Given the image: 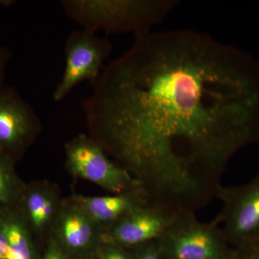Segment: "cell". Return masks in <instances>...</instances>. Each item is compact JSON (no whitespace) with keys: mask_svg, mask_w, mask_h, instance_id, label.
<instances>
[{"mask_svg":"<svg viewBox=\"0 0 259 259\" xmlns=\"http://www.w3.org/2000/svg\"><path fill=\"white\" fill-rule=\"evenodd\" d=\"M172 0H64L65 15L83 30L107 34L148 31L175 8Z\"/></svg>","mask_w":259,"mask_h":259,"instance_id":"2","label":"cell"},{"mask_svg":"<svg viewBox=\"0 0 259 259\" xmlns=\"http://www.w3.org/2000/svg\"><path fill=\"white\" fill-rule=\"evenodd\" d=\"M71 197L102 230L112 226L138 207L151 202L141 190L101 197L74 194Z\"/></svg>","mask_w":259,"mask_h":259,"instance_id":"11","label":"cell"},{"mask_svg":"<svg viewBox=\"0 0 259 259\" xmlns=\"http://www.w3.org/2000/svg\"></svg>","mask_w":259,"mask_h":259,"instance_id":"21","label":"cell"},{"mask_svg":"<svg viewBox=\"0 0 259 259\" xmlns=\"http://www.w3.org/2000/svg\"><path fill=\"white\" fill-rule=\"evenodd\" d=\"M95 259H135L132 251L120 245L102 241L97 247Z\"/></svg>","mask_w":259,"mask_h":259,"instance_id":"14","label":"cell"},{"mask_svg":"<svg viewBox=\"0 0 259 259\" xmlns=\"http://www.w3.org/2000/svg\"><path fill=\"white\" fill-rule=\"evenodd\" d=\"M222 209L216 218L232 247L259 238V174L245 185L221 187Z\"/></svg>","mask_w":259,"mask_h":259,"instance_id":"6","label":"cell"},{"mask_svg":"<svg viewBox=\"0 0 259 259\" xmlns=\"http://www.w3.org/2000/svg\"><path fill=\"white\" fill-rule=\"evenodd\" d=\"M65 166L74 178L92 182L112 194L142 190L128 172L119 166L90 135L80 134L64 146Z\"/></svg>","mask_w":259,"mask_h":259,"instance_id":"4","label":"cell"},{"mask_svg":"<svg viewBox=\"0 0 259 259\" xmlns=\"http://www.w3.org/2000/svg\"><path fill=\"white\" fill-rule=\"evenodd\" d=\"M0 230L13 259H40L38 245L16 209H0Z\"/></svg>","mask_w":259,"mask_h":259,"instance_id":"12","label":"cell"},{"mask_svg":"<svg viewBox=\"0 0 259 259\" xmlns=\"http://www.w3.org/2000/svg\"><path fill=\"white\" fill-rule=\"evenodd\" d=\"M130 250L132 251L135 259H163L156 241Z\"/></svg>","mask_w":259,"mask_h":259,"instance_id":"16","label":"cell"},{"mask_svg":"<svg viewBox=\"0 0 259 259\" xmlns=\"http://www.w3.org/2000/svg\"><path fill=\"white\" fill-rule=\"evenodd\" d=\"M15 1H12V0H8V1H0V5L3 6H10V5L14 4Z\"/></svg>","mask_w":259,"mask_h":259,"instance_id":"20","label":"cell"},{"mask_svg":"<svg viewBox=\"0 0 259 259\" xmlns=\"http://www.w3.org/2000/svg\"><path fill=\"white\" fill-rule=\"evenodd\" d=\"M89 135L150 202L196 212L232 157L259 143V64L207 34H136L83 101Z\"/></svg>","mask_w":259,"mask_h":259,"instance_id":"1","label":"cell"},{"mask_svg":"<svg viewBox=\"0 0 259 259\" xmlns=\"http://www.w3.org/2000/svg\"><path fill=\"white\" fill-rule=\"evenodd\" d=\"M178 212L148 202L103 230L102 241L133 248L157 241Z\"/></svg>","mask_w":259,"mask_h":259,"instance_id":"9","label":"cell"},{"mask_svg":"<svg viewBox=\"0 0 259 259\" xmlns=\"http://www.w3.org/2000/svg\"><path fill=\"white\" fill-rule=\"evenodd\" d=\"M41 131L40 117L18 90L0 89V153L18 161Z\"/></svg>","mask_w":259,"mask_h":259,"instance_id":"7","label":"cell"},{"mask_svg":"<svg viewBox=\"0 0 259 259\" xmlns=\"http://www.w3.org/2000/svg\"><path fill=\"white\" fill-rule=\"evenodd\" d=\"M40 259H69L63 253L62 250L56 244L55 242L49 238L44 245Z\"/></svg>","mask_w":259,"mask_h":259,"instance_id":"17","label":"cell"},{"mask_svg":"<svg viewBox=\"0 0 259 259\" xmlns=\"http://www.w3.org/2000/svg\"><path fill=\"white\" fill-rule=\"evenodd\" d=\"M13 58V54L9 48L0 44V89L4 86L7 67Z\"/></svg>","mask_w":259,"mask_h":259,"instance_id":"18","label":"cell"},{"mask_svg":"<svg viewBox=\"0 0 259 259\" xmlns=\"http://www.w3.org/2000/svg\"><path fill=\"white\" fill-rule=\"evenodd\" d=\"M62 201L59 187L49 181L25 183L16 209L37 245H45L50 238Z\"/></svg>","mask_w":259,"mask_h":259,"instance_id":"10","label":"cell"},{"mask_svg":"<svg viewBox=\"0 0 259 259\" xmlns=\"http://www.w3.org/2000/svg\"><path fill=\"white\" fill-rule=\"evenodd\" d=\"M0 259H13L8 241L1 230H0Z\"/></svg>","mask_w":259,"mask_h":259,"instance_id":"19","label":"cell"},{"mask_svg":"<svg viewBox=\"0 0 259 259\" xmlns=\"http://www.w3.org/2000/svg\"><path fill=\"white\" fill-rule=\"evenodd\" d=\"M16 163L0 153V209H16L25 187L15 170Z\"/></svg>","mask_w":259,"mask_h":259,"instance_id":"13","label":"cell"},{"mask_svg":"<svg viewBox=\"0 0 259 259\" xmlns=\"http://www.w3.org/2000/svg\"><path fill=\"white\" fill-rule=\"evenodd\" d=\"M196 212L180 211L157 240L163 259H232L218 220L202 222Z\"/></svg>","mask_w":259,"mask_h":259,"instance_id":"3","label":"cell"},{"mask_svg":"<svg viewBox=\"0 0 259 259\" xmlns=\"http://www.w3.org/2000/svg\"><path fill=\"white\" fill-rule=\"evenodd\" d=\"M102 231L71 196L63 199L49 238L69 259H95Z\"/></svg>","mask_w":259,"mask_h":259,"instance_id":"8","label":"cell"},{"mask_svg":"<svg viewBox=\"0 0 259 259\" xmlns=\"http://www.w3.org/2000/svg\"><path fill=\"white\" fill-rule=\"evenodd\" d=\"M232 259H259V238L234 247Z\"/></svg>","mask_w":259,"mask_h":259,"instance_id":"15","label":"cell"},{"mask_svg":"<svg viewBox=\"0 0 259 259\" xmlns=\"http://www.w3.org/2000/svg\"><path fill=\"white\" fill-rule=\"evenodd\" d=\"M112 50L111 42L106 37L83 29L71 32L65 44L64 71L53 93L54 101H62L83 81L93 86Z\"/></svg>","mask_w":259,"mask_h":259,"instance_id":"5","label":"cell"}]
</instances>
